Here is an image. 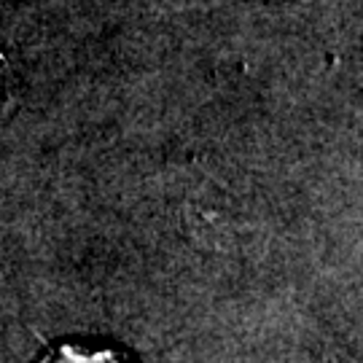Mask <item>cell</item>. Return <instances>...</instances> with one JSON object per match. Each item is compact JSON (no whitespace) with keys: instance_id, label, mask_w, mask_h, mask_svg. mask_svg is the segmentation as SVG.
<instances>
[{"instance_id":"obj_1","label":"cell","mask_w":363,"mask_h":363,"mask_svg":"<svg viewBox=\"0 0 363 363\" xmlns=\"http://www.w3.org/2000/svg\"><path fill=\"white\" fill-rule=\"evenodd\" d=\"M40 363H124L116 352L111 350H100V352H89L81 350V347H57L54 352H49Z\"/></svg>"}]
</instances>
